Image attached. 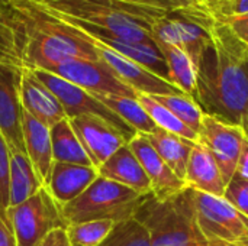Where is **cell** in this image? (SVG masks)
I'll list each match as a JSON object with an SVG mask.
<instances>
[{
    "label": "cell",
    "mask_w": 248,
    "mask_h": 246,
    "mask_svg": "<svg viewBox=\"0 0 248 246\" xmlns=\"http://www.w3.org/2000/svg\"><path fill=\"white\" fill-rule=\"evenodd\" d=\"M209 33L196 67V103L205 115L248 130V49L221 19H212Z\"/></svg>",
    "instance_id": "cell-1"
},
{
    "label": "cell",
    "mask_w": 248,
    "mask_h": 246,
    "mask_svg": "<svg viewBox=\"0 0 248 246\" xmlns=\"http://www.w3.org/2000/svg\"><path fill=\"white\" fill-rule=\"evenodd\" d=\"M39 10L67 22L87 35L154 42V23L167 16L124 0H29Z\"/></svg>",
    "instance_id": "cell-2"
},
{
    "label": "cell",
    "mask_w": 248,
    "mask_h": 246,
    "mask_svg": "<svg viewBox=\"0 0 248 246\" xmlns=\"http://www.w3.org/2000/svg\"><path fill=\"white\" fill-rule=\"evenodd\" d=\"M25 28V67L51 70L70 59L100 61L96 45L77 28L62 22L29 0H10Z\"/></svg>",
    "instance_id": "cell-3"
},
{
    "label": "cell",
    "mask_w": 248,
    "mask_h": 246,
    "mask_svg": "<svg viewBox=\"0 0 248 246\" xmlns=\"http://www.w3.org/2000/svg\"><path fill=\"white\" fill-rule=\"evenodd\" d=\"M134 217L147 229L151 246H209L196 222L190 187L166 200L147 196Z\"/></svg>",
    "instance_id": "cell-4"
},
{
    "label": "cell",
    "mask_w": 248,
    "mask_h": 246,
    "mask_svg": "<svg viewBox=\"0 0 248 246\" xmlns=\"http://www.w3.org/2000/svg\"><path fill=\"white\" fill-rule=\"evenodd\" d=\"M145 197L99 175L78 197L61 207V215L67 226L105 219L119 223L132 219Z\"/></svg>",
    "instance_id": "cell-5"
},
{
    "label": "cell",
    "mask_w": 248,
    "mask_h": 246,
    "mask_svg": "<svg viewBox=\"0 0 248 246\" xmlns=\"http://www.w3.org/2000/svg\"><path fill=\"white\" fill-rule=\"evenodd\" d=\"M196 222L209 246H248V219L225 197L192 188Z\"/></svg>",
    "instance_id": "cell-6"
},
{
    "label": "cell",
    "mask_w": 248,
    "mask_h": 246,
    "mask_svg": "<svg viewBox=\"0 0 248 246\" xmlns=\"http://www.w3.org/2000/svg\"><path fill=\"white\" fill-rule=\"evenodd\" d=\"M6 216L16 246H38L51 231L67 228L61 207L44 187L23 203L9 207Z\"/></svg>",
    "instance_id": "cell-7"
},
{
    "label": "cell",
    "mask_w": 248,
    "mask_h": 246,
    "mask_svg": "<svg viewBox=\"0 0 248 246\" xmlns=\"http://www.w3.org/2000/svg\"><path fill=\"white\" fill-rule=\"evenodd\" d=\"M35 75L54 93V96L60 100L62 104V109L65 112L67 119L90 115V116H97L102 117L103 120L109 122L112 126H115L129 142L137 132L129 128L121 117H118L113 112H110L103 103H100L93 94L89 91L74 86L73 83L49 72L45 70H38L32 68Z\"/></svg>",
    "instance_id": "cell-8"
},
{
    "label": "cell",
    "mask_w": 248,
    "mask_h": 246,
    "mask_svg": "<svg viewBox=\"0 0 248 246\" xmlns=\"http://www.w3.org/2000/svg\"><path fill=\"white\" fill-rule=\"evenodd\" d=\"M246 135L247 130L241 126L227 123L203 113L202 125L198 132V144L212 155L225 184L235 175Z\"/></svg>",
    "instance_id": "cell-9"
},
{
    "label": "cell",
    "mask_w": 248,
    "mask_h": 246,
    "mask_svg": "<svg viewBox=\"0 0 248 246\" xmlns=\"http://www.w3.org/2000/svg\"><path fill=\"white\" fill-rule=\"evenodd\" d=\"M48 71L89 91L90 94L124 96L138 99V93L134 91L129 86H126L115 74V71L102 59H70L52 67Z\"/></svg>",
    "instance_id": "cell-10"
},
{
    "label": "cell",
    "mask_w": 248,
    "mask_h": 246,
    "mask_svg": "<svg viewBox=\"0 0 248 246\" xmlns=\"http://www.w3.org/2000/svg\"><path fill=\"white\" fill-rule=\"evenodd\" d=\"M212 19L203 20L180 13H170L154 23L151 35L154 42H166L182 48L190 57L195 67H198L203 49L211 42L209 25Z\"/></svg>",
    "instance_id": "cell-11"
},
{
    "label": "cell",
    "mask_w": 248,
    "mask_h": 246,
    "mask_svg": "<svg viewBox=\"0 0 248 246\" xmlns=\"http://www.w3.org/2000/svg\"><path fill=\"white\" fill-rule=\"evenodd\" d=\"M22 68L0 62V133L12 152H25L22 132L23 106L20 101Z\"/></svg>",
    "instance_id": "cell-12"
},
{
    "label": "cell",
    "mask_w": 248,
    "mask_h": 246,
    "mask_svg": "<svg viewBox=\"0 0 248 246\" xmlns=\"http://www.w3.org/2000/svg\"><path fill=\"white\" fill-rule=\"evenodd\" d=\"M68 122L94 168H99L121 146L128 144L126 138L102 117L84 115L68 119Z\"/></svg>",
    "instance_id": "cell-13"
},
{
    "label": "cell",
    "mask_w": 248,
    "mask_h": 246,
    "mask_svg": "<svg viewBox=\"0 0 248 246\" xmlns=\"http://www.w3.org/2000/svg\"><path fill=\"white\" fill-rule=\"evenodd\" d=\"M90 41L96 45L99 55H100V59L103 62H106L115 71V74L126 86H129L134 91H137L138 94H148V96L183 94L174 84L158 77L157 74L151 72L145 67L128 59L126 57L115 52L113 49H110V48L93 41V39H90Z\"/></svg>",
    "instance_id": "cell-14"
},
{
    "label": "cell",
    "mask_w": 248,
    "mask_h": 246,
    "mask_svg": "<svg viewBox=\"0 0 248 246\" xmlns=\"http://www.w3.org/2000/svg\"><path fill=\"white\" fill-rule=\"evenodd\" d=\"M128 146L142 165L151 183V191L155 199L166 200L187 188L186 183L170 170V167L163 161V158L157 154V151L151 146L144 135L137 133L128 142Z\"/></svg>",
    "instance_id": "cell-15"
},
{
    "label": "cell",
    "mask_w": 248,
    "mask_h": 246,
    "mask_svg": "<svg viewBox=\"0 0 248 246\" xmlns=\"http://www.w3.org/2000/svg\"><path fill=\"white\" fill-rule=\"evenodd\" d=\"M20 101L25 112H28L48 128H52L55 123L67 119L60 100L29 67L22 68Z\"/></svg>",
    "instance_id": "cell-16"
},
{
    "label": "cell",
    "mask_w": 248,
    "mask_h": 246,
    "mask_svg": "<svg viewBox=\"0 0 248 246\" xmlns=\"http://www.w3.org/2000/svg\"><path fill=\"white\" fill-rule=\"evenodd\" d=\"M97 177V168L93 165H77L54 161L44 183V188L49 193L54 202L62 207L78 197Z\"/></svg>",
    "instance_id": "cell-17"
},
{
    "label": "cell",
    "mask_w": 248,
    "mask_h": 246,
    "mask_svg": "<svg viewBox=\"0 0 248 246\" xmlns=\"http://www.w3.org/2000/svg\"><path fill=\"white\" fill-rule=\"evenodd\" d=\"M97 173L100 177L129 187L142 196L153 194L151 183L128 144L121 146L110 158H108L97 168Z\"/></svg>",
    "instance_id": "cell-18"
},
{
    "label": "cell",
    "mask_w": 248,
    "mask_h": 246,
    "mask_svg": "<svg viewBox=\"0 0 248 246\" xmlns=\"http://www.w3.org/2000/svg\"><path fill=\"white\" fill-rule=\"evenodd\" d=\"M84 35H87V33H84ZM87 36L90 39L113 49L115 52L126 57L128 59L145 67L147 70L157 74L158 77L170 81V72H169L166 58L155 42H138V41H128V39L110 38V36H102V35H87Z\"/></svg>",
    "instance_id": "cell-19"
},
{
    "label": "cell",
    "mask_w": 248,
    "mask_h": 246,
    "mask_svg": "<svg viewBox=\"0 0 248 246\" xmlns=\"http://www.w3.org/2000/svg\"><path fill=\"white\" fill-rule=\"evenodd\" d=\"M185 183L196 191L218 197H224L227 188L218 164L201 144H196L190 152Z\"/></svg>",
    "instance_id": "cell-20"
},
{
    "label": "cell",
    "mask_w": 248,
    "mask_h": 246,
    "mask_svg": "<svg viewBox=\"0 0 248 246\" xmlns=\"http://www.w3.org/2000/svg\"><path fill=\"white\" fill-rule=\"evenodd\" d=\"M22 132L25 142V152L41 178L45 183L48 173L52 165V146H51V132L46 125L31 116L23 110L22 115Z\"/></svg>",
    "instance_id": "cell-21"
},
{
    "label": "cell",
    "mask_w": 248,
    "mask_h": 246,
    "mask_svg": "<svg viewBox=\"0 0 248 246\" xmlns=\"http://www.w3.org/2000/svg\"><path fill=\"white\" fill-rule=\"evenodd\" d=\"M144 136L151 144V146L157 151V154L163 158V161L170 167V170L180 180L185 181L187 161H189L193 146L198 142L166 132L160 128H157L154 132L144 135Z\"/></svg>",
    "instance_id": "cell-22"
},
{
    "label": "cell",
    "mask_w": 248,
    "mask_h": 246,
    "mask_svg": "<svg viewBox=\"0 0 248 246\" xmlns=\"http://www.w3.org/2000/svg\"><path fill=\"white\" fill-rule=\"evenodd\" d=\"M25 28L10 4H0V62L25 67Z\"/></svg>",
    "instance_id": "cell-23"
},
{
    "label": "cell",
    "mask_w": 248,
    "mask_h": 246,
    "mask_svg": "<svg viewBox=\"0 0 248 246\" xmlns=\"http://www.w3.org/2000/svg\"><path fill=\"white\" fill-rule=\"evenodd\" d=\"M155 43L166 58L170 72V83L174 84L183 94L192 97L196 101L198 74H196V67L190 59V57L176 45L166 43V42H155Z\"/></svg>",
    "instance_id": "cell-24"
},
{
    "label": "cell",
    "mask_w": 248,
    "mask_h": 246,
    "mask_svg": "<svg viewBox=\"0 0 248 246\" xmlns=\"http://www.w3.org/2000/svg\"><path fill=\"white\" fill-rule=\"evenodd\" d=\"M44 187L25 152L10 151V207L35 196Z\"/></svg>",
    "instance_id": "cell-25"
},
{
    "label": "cell",
    "mask_w": 248,
    "mask_h": 246,
    "mask_svg": "<svg viewBox=\"0 0 248 246\" xmlns=\"http://www.w3.org/2000/svg\"><path fill=\"white\" fill-rule=\"evenodd\" d=\"M52 161L77 164V165H93L84 148L81 146L77 135L70 126L68 119H64L49 128Z\"/></svg>",
    "instance_id": "cell-26"
},
{
    "label": "cell",
    "mask_w": 248,
    "mask_h": 246,
    "mask_svg": "<svg viewBox=\"0 0 248 246\" xmlns=\"http://www.w3.org/2000/svg\"><path fill=\"white\" fill-rule=\"evenodd\" d=\"M93 96L100 103H103L110 112H113L118 117H121L137 133L148 135L157 129L155 123L148 116L145 109L141 106L138 99L124 97V96H103V94H93Z\"/></svg>",
    "instance_id": "cell-27"
},
{
    "label": "cell",
    "mask_w": 248,
    "mask_h": 246,
    "mask_svg": "<svg viewBox=\"0 0 248 246\" xmlns=\"http://www.w3.org/2000/svg\"><path fill=\"white\" fill-rule=\"evenodd\" d=\"M138 101L145 109L148 116L153 119L157 128L174 133L177 136L186 138L189 141L198 142V133H195L192 129H189L182 120H179L169 109H166L161 103H158L153 96L148 94H138Z\"/></svg>",
    "instance_id": "cell-28"
},
{
    "label": "cell",
    "mask_w": 248,
    "mask_h": 246,
    "mask_svg": "<svg viewBox=\"0 0 248 246\" xmlns=\"http://www.w3.org/2000/svg\"><path fill=\"white\" fill-rule=\"evenodd\" d=\"M124 1L163 14L180 13L203 20H209L214 17L211 10L201 0H124Z\"/></svg>",
    "instance_id": "cell-29"
},
{
    "label": "cell",
    "mask_w": 248,
    "mask_h": 246,
    "mask_svg": "<svg viewBox=\"0 0 248 246\" xmlns=\"http://www.w3.org/2000/svg\"><path fill=\"white\" fill-rule=\"evenodd\" d=\"M158 103H161L166 109H169L179 120H182L189 129L195 133L199 132L203 112L199 104L186 94H164V96H153Z\"/></svg>",
    "instance_id": "cell-30"
},
{
    "label": "cell",
    "mask_w": 248,
    "mask_h": 246,
    "mask_svg": "<svg viewBox=\"0 0 248 246\" xmlns=\"http://www.w3.org/2000/svg\"><path fill=\"white\" fill-rule=\"evenodd\" d=\"M113 220H89L81 223L68 225L65 228L70 246H99L109 236L113 226Z\"/></svg>",
    "instance_id": "cell-31"
},
{
    "label": "cell",
    "mask_w": 248,
    "mask_h": 246,
    "mask_svg": "<svg viewBox=\"0 0 248 246\" xmlns=\"http://www.w3.org/2000/svg\"><path fill=\"white\" fill-rule=\"evenodd\" d=\"M99 246H151L147 229L135 219L119 222Z\"/></svg>",
    "instance_id": "cell-32"
},
{
    "label": "cell",
    "mask_w": 248,
    "mask_h": 246,
    "mask_svg": "<svg viewBox=\"0 0 248 246\" xmlns=\"http://www.w3.org/2000/svg\"><path fill=\"white\" fill-rule=\"evenodd\" d=\"M10 207V148L0 133V213Z\"/></svg>",
    "instance_id": "cell-33"
},
{
    "label": "cell",
    "mask_w": 248,
    "mask_h": 246,
    "mask_svg": "<svg viewBox=\"0 0 248 246\" xmlns=\"http://www.w3.org/2000/svg\"><path fill=\"white\" fill-rule=\"evenodd\" d=\"M224 197L248 219V180L235 174L227 184Z\"/></svg>",
    "instance_id": "cell-34"
},
{
    "label": "cell",
    "mask_w": 248,
    "mask_h": 246,
    "mask_svg": "<svg viewBox=\"0 0 248 246\" xmlns=\"http://www.w3.org/2000/svg\"><path fill=\"white\" fill-rule=\"evenodd\" d=\"M248 13V0H227L212 10V16L217 19H227L232 16H241Z\"/></svg>",
    "instance_id": "cell-35"
},
{
    "label": "cell",
    "mask_w": 248,
    "mask_h": 246,
    "mask_svg": "<svg viewBox=\"0 0 248 246\" xmlns=\"http://www.w3.org/2000/svg\"><path fill=\"white\" fill-rule=\"evenodd\" d=\"M221 20H224L230 26V29L237 36V39L248 49V13L241 14V16L221 19Z\"/></svg>",
    "instance_id": "cell-36"
},
{
    "label": "cell",
    "mask_w": 248,
    "mask_h": 246,
    "mask_svg": "<svg viewBox=\"0 0 248 246\" xmlns=\"http://www.w3.org/2000/svg\"><path fill=\"white\" fill-rule=\"evenodd\" d=\"M38 246H70L65 228H58L51 231Z\"/></svg>",
    "instance_id": "cell-37"
},
{
    "label": "cell",
    "mask_w": 248,
    "mask_h": 246,
    "mask_svg": "<svg viewBox=\"0 0 248 246\" xmlns=\"http://www.w3.org/2000/svg\"><path fill=\"white\" fill-rule=\"evenodd\" d=\"M0 246H16V239L7 216L0 213Z\"/></svg>",
    "instance_id": "cell-38"
},
{
    "label": "cell",
    "mask_w": 248,
    "mask_h": 246,
    "mask_svg": "<svg viewBox=\"0 0 248 246\" xmlns=\"http://www.w3.org/2000/svg\"><path fill=\"white\" fill-rule=\"evenodd\" d=\"M235 174H238L240 177L248 180V130L243 144V149H241V155L238 159V165H237V171Z\"/></svg>",
    "instance_id": "cell-39"
},
{
    "label": "cell",
    "mask_w": 248,
    "mask_h": 246,
    "mask_svg": "<svg viewBox=\"0 0 248 246\" xmlns=\"http://www.w3.org/2000/svg\"><path fill=\"white\" fill-rule=\"evenodd\" d=\"M209 10H211V13H212V10L217 7V6H219L221 3H224V1H227V0H201Z\"/></svg>",
    "instance_id": "cell-40"
},
{
    "label": "cell",
    "mask_w": 248,
    "mask_h": 246,
    "mask_svg": "<svg viewBox=\"0 0 248 246\" xmlns=\"http://www.w3.org/2000/svg\"><path fill=\"white\" fill-rule=\"evenodd\" d=\"M0 4H10V0H0Z\"/></svg>",
    "instance_id": "cell-41"
}]
</instances>
